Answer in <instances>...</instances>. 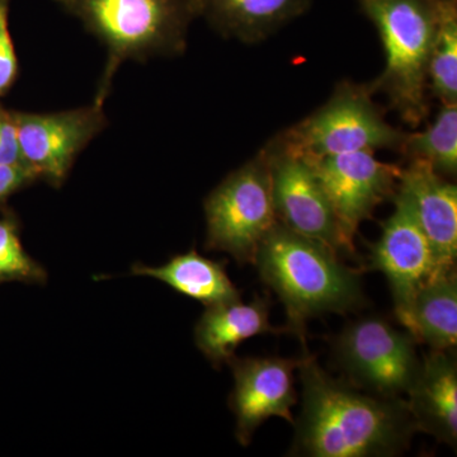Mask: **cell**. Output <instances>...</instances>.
<instances>
[{
  "mask_svg": "<svg viewBox=\"0 0 457 457\" xmlns=\"http://www.w3.org/2000/svg\"><path fill=\"white\" fill-rule=\"evenodd\" d=\"M270 303L267 296H255L245 303L242 299L207 306L195 329L198 350L215 368L230 362L237 348L252 337L281 333L270 326ZM285 332V330H284Z\"/></svg>",
  "mask_w": 457,
  "mask_h": 457,
  "instance_id": "15",
  "label": "cell"
},
{
  "mask_svg": "<svg viewBox=\"0 0 457 457\" xmlns=\"http://www.w3.org/2000/svg\"><path fill=\"white\" fill-rule=\"evenodd\" d=\"M418 432L456 449L457 361L455 350L432 351L420 363V372L405 394Z\"/></svg>",
  "mask_w": 457,
  "mask_h": 457,
  "instance_id": "14",
  "label": "cell"
},
{
  "mask_svg": "<svg viewBox=\"0 0 457 457\" xmlns=\"http://www.w3.org/2000/svg\"><path fill=\"white\" fill-rule=\"evenodd\" d=\"M372 96L369 84H337L323 106L270 143L308 162L348 153L400 152L407 132L386 121Z\"/></svg>",
  "mask_w": 457,
  "mask_h": 457,
  "instance_id": "5",
  "label": "cell"
},
{
  "mask_svg": "<svg viewBox=\"0 0 457 457\" xmlns=\"http://www.w3.org/2000/svg\"><path fill=\"white\" fill-rule=\"evenodd\" d=\"M206 248L254 263L267 234L278 224L269 162L263 150L231 171L204 200Z\"/></svg>",
  "mask_w": 457,
  "mask_h": 457,
  "instance_id": "6",
  "label": "cell"
},
{
  "mask_svg": "<svg viewBox=\"0 0 457 457\" xmlns=\"http://www.w3.org/2000/svg\"><path fill=\"white\" fill-rule=\"evenodd\" d=\"M400 153L420 159L444 177L457 173V104H442L435 121L425 131L407 134Z\"/></svg>",
  "mask_w": 457,
  "mask_h": 457,
  "instance_id": "20",
  "label": "cell"
},
{
  "mask_svg": "<svg viewBox=\"0 0 457 457\" xmlns=\"http://www.w3.org/2000/svg\"><path fill=\"white\" fill-rule=\"evenodd\" d=\"M312 0H201L203 16L227 38L257 44L302 17Z\"/></svg>",
  "mask_w": 457,
  "mask_h": 457,
  "instance_id": "16",
  "label": "cell"
},
{
  "mask_svg": "<svg viewBox=\"0 0 457 457\" xmlns=\"http://www.w3.org/2000/svg\"><path fill=\"white\" fill-rule=\"evenodd\" d=\"M13 113L21 158L53 187L65 182L77 156L107 126L104 107L55 113Z\"/></svg>",
  "mask_w": 457,
  "mask_h": 457,
  "instance_id": "9",
  "label": "cell"
},
{
  "mask_svg": "<svg viewBox=\"0 0 457 457\" xmlns=\"http://www.w3.org/2000/svg\"><path fill=\"white\" fill-rule=\"evenodd\" d=\"M22 162L13 113L0 104V164Z\"/></svg>",
  "mask_w": 457,
  "mask_h": 457,
  "instance_id": "24",
  "label": "cell"
},
{
  "mask_svg": "<svg viewBox=\"0 0 457 457\" xmlns=\"http://www.w3.org/2000/svg\"><path fill=\"white\" fill-rule=\"evenodd\" d=\"M107 49L95 104L104 107L114 75L128 60L182 55L188 29L203 16L201 0H54Z\"/></svg>",
  "mask_w": 457,
  "mask_h": 457,
  "instance_id": "3",
  "label": "cell"
},
{
  "mask_svg": "<svg viewBox=\"0 0 457 457\" xmlns=\"http://www.w3.org/2000/svg\"><path fill=\"white\" fill-rule=\"evenodd\" d=\"M131 272L159 279L177 293L203 303L206 308L240 299V291L228 278L225 264L209 260L196 251L176 255L163 266L137 264Z\"/></svg>",
  "mask_w": 457,
  "mask_h": 457,
  "instance_id": "18",
  "label": "cell"
},
{
  "mask_svg": "<svg viewBox=\"0 0 457 457\" xmlns=\"http://www.w3.org/2000/svg\"><path fill=\"white\" fill-rule=\"evenodd\" d=\"M309 163L317 171L343 236L354 246L360 225L395 194L402 168L378 161L372 152L326 156Z\"/></svg>",
  "mask_w": 457,
  "mask_h": 457,
  "instance_id": "11",
  "label": "cell"
},
{
  "mask_svg": "<svg viewBox=\"0 0 457 457\" xmlns=\"http://www.w3.org/2000/svg\"><path fill=\"white\" fill-rule=\"evenodd\" d=\"M11 0H0V98L16 83L18 59L13 38L9 31Z\"/></svg>",
  "mask_w": 457,
  "mask_h": 457,
  "instance_id": "22",
  "label": "cell"
},
{
  "mask_svg": "<svg viewBox=\"0 0 457 457\" xmlns=\"http://www.w3.org/2000/svg\"><path fill=\"white\" fill-rule=\"evenodd\" d=\"M392 198L395 209L383 222L380 239L370 246V270H380L389 282L394 309L400 320L417 291L437 273L446 270L436 260L405 194L396 187Z\"/></svg>",
  "mask_w": 457,
  "mask_h": 457,
  "instance_id": "10",
  "label": "cell"
},
{
  "mask_svg": "<svg viewBox=\"0 0 457 457\" xmlns=\"http://www.w3.org/2000/svg\"><path fill=\"white\" fill-rule=\"evenodd\" d=\"M333 357L345 381L384 398L405 395L422 363L416 339L381 315H366L343 328L333 339Z\"/></svg>",
  "mask_w": 457,
  "mask_h": 457,
  "instance_id": "7",
  "label": "cell"
},
{
  "mask_svg": "<svg viewBox=\"0 0 457 457\" xmlns=\"http://www.w3.org/2000/svg\"><path fill=\"white\" fill-rule=\"evenodd\" d=\"M399 323L417 343L428 345L432 351L456 350V270L437 273L427 281L414 295Z\"/></svg>",
  "mask_w": 457,
  "mask_h": 457,
  "instance_id": "17",
  "label": "cell"
},
{
  "mask_svg": "<svg viewBox=\"0 0 457 457\" xmlns=\"http://www.w3.org/2000/svg\"><path fill=\"white\" fill-rule=\"evenodd\" d=\"M38 179L40 176L25 162L0 164V201Z\"/></svg>",
  "mask_w": 457,
  "mask_h": 457,
  "instance_id": "23",
  "label": "cell"
},
{
  "mask_svg": "<svg viewBox=\"0 0 457 457\" xmlns=\"http://www.w3.org/2000/svg\"><path fill=\"white\" fill-rule=\"evenodd\" d=\"M262 150L269 162L273 204L279 224L323 243L339 255L354 254V246L343 236L312 164L270 141Z\"/></svg>",
  "mask_w": 457,
  "mask_h": 457,
  "instance_id": "8",
  "label": "cell"
},
{
  "mask_svg": "<svg viewBox=\"0 0 457 457\" xmlns=\"http://www.w3.org/2000/svg\"><path fill=\"white\" fill-rule=\"evenodd\" d=\"M302 357H234L230 365L234 387L228 405L237 418V440L243 446L251 444L260 426L272 417L294 425L291 409L296 404L295 371Z\"/></svg>",
  "mask_w": 457,
  "mask_h": 457,
  "instance_id": "12",
  "label": "cell"
},
{
  "mask_svg": "<svg viewBox=\"0 0 457 457\" xmlns=\"http://www.w3.org/2000/svg\"><path fill=\"white\" fill-rule=\"evenodd\" d=\"M45 278L44 269L21 243L17 221L12 216H0V282H42Z\"/></svg>",
  "mask_w": 457,
  "mask_h": 457,
  "instance_id": "21",
  "label": "cell"
},
{
  "mask_svg": "<svg viewBox=\"0 0 457 457\" xmlns=\"http://www.w3.org/2000/svg\"><path fill=\"white\" fill-rule=\"evenodd\" d=\"M262 281L285 306V330L306 350V323L324 314H345L366 303L360 270L350 269L329 246L278 224L255 253Z\"/></svg>",
  "mask_w": 457,
  "mask_h": 457,
  "instance_id": "2",
  "label": "cell"
},
{
  "mask_svg": "<svg viewBox=\"0 0 457 457\" xmlns=\"http://www.w3.org/2000/svg\"><path fill=\"white\" fill-rule=\"evenodd\" d=\"M398 189L411 201L418 224L426 234L441 269L456 270V185L426 162L409 159L407 167L400 170Z\"/></svg>",
  "mask_w": 457,
  "mask_h": 457,
  "instance_id": "13",
  "label": "cell"
},
{
  "mask_svg": "<svg viewBox=\"0 0 457 457\" xmlns=\"http://www.w3.org/2000/svg\"><path fill=\"white\" fill-rule=\"evenodd\" d=\"M438 25L427 66L428 95L457 104V0H437Z\"/></svg>",
  "mask_w": 457,
  "mask_h": 457,
  "instance_id": "19",
  "label": "cell"
},
{
  "mask_svg": "<svg viewBox=\"0 0 457 457\" xmlns=\"http://www.w3.org/2000/svg\"><path fill=\"white\" fill-rule=\"evenodd\" d=\"M374 23L385 53V69L369 83L411 128L429 113L427 66L438 25L437 0H356Z\"/></svg>",
  "mask_w": 457,
  "mask_h": 457,
  "instance_id": "4",
  "label": "cell"
},
{
  "mask_svg": "<svg viewBox=\"0 0 457 457\" xmlns=\"http://www.w3.org/2000/svg\"><path fill=\"white\" fill-rule=\"evenodd\" d=\"M302 413L291 456L390 457L408 450L417 431L407 402L363 392L321 369L303 351Z\"/></svg>",
  "mask_w": 457,
  "mask_h": 457,
  "instance_id": "1",
  "label": "cell"
}]
</instances>
